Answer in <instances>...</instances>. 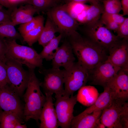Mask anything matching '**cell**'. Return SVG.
<instances>
[{
  "mask_svg": "<svg viewBox=\"0 0 128 128\" xmlns=\"http://www.w3.org/2000/svg\"><path fill=\"white\" fill-rule=\"evenodd\" d=\"M101 19L106 28L111 31H113L116 32L119 26V25L110 19L102 18Z\"/></svg>",
  "mask_w": 128,
  "mask_h": 128,
  "instance_id": "836d02e7",
  "label": "cell"
},
{
  "mask_svg": "<svg viewBox=\"0 0 128 128\" xmlns=\"http://www.w3.org/2000/svg\"><path fill=\"white\" fill-rule=\"evenodd\" d=\"M105 13L119 14L122 10L120 0H102Z\"/></svg>",
  "mask_w": 128,
  "mask_h": 128,
  "instance_id": "83f0119b",
  "label": "cell"
},
{
  "mask_svg": "<svg viewBox=\"0 0 128 128\" xmlns=\"http://www.w3.org/2000/svg\"><path fill=\"white\" fill-rule=\"evenodd\" d=\"M83 25L82 31L84 36L108 53L111 49L121 39L106 27L101 18Z\"/></svg>",
  "mask_w": 128,
  "mask_h": 128,
  "instance_id": "277c9868",
  "label": "cell"
},
{
  "mask_svg": "<svg viewBox=\"0 0 128 128\" xmlns=\"http://www.w3.org/2000/svg\"><path fill=\"white\" fill-rule=\"evenodd\" d=\"M5 63L8 84L12 90L21 97L27 86L29 77V71L25 69L22 65L10 58L6 57Z\"/></svg>",
  "mask_w": 128,
  "mask_h": 128,
  "instance_id": "52a82bcc",
  "label": "cell"
},
{
  "mask_svg": "<svg viewBox=\"0 0 128 128\" xmlns=\"http://www.w3.org/2000/svg\"><path fill=\"white\" fill-rule=\"evenodd\" d=\"M96 89L93 86H85L78 90L77 95V101L86 106L92 105L98 97Z\"/></svg>",
  "mask_w": 128,
  "mask_h": 128,
  "instance_id": "44dd1931",
  "label": "cell"
},
{
  "mask_svg": "<svg viewBox=\"0 0 128 128\" xmlns=\"http://www.w3.org/2000/svg\"><path fill=\"white\" fill-rule=\"evenodd\" d=\"M8 84L7 72L5 62L0 61V87Z\"/></svg>",
  "mask_w": 128,
  "mask_h": 128,
  "instance_id": "4dcf8cb0",
  "label": "cell"
},
{
  "mask_svg": "<svg viewBox=\"0 0 128 128\" xmlns=\"http://www.w3.org/2000/svg\"></svg>",
  "mask_w": 128,
  "mask_h": 128,
  "instance_id": "b9f144b4",
  "label": "cell"
},
{
  "mask_svg": "<svg viewBox=\"0 0 128 128\" xmlns=\"http://www.w3.org/2000/svg\"><path fill=\"white\" fill-rule=\"evenodd\" d=\"M65 70L64 93L63 96L69 97L86 85L89 80V74L88 71L78 62H74Z\"/></svg>",
  "mask_w": 128,
  "mask_h": 128,
  "instance_id": "ba28073f",
  "label": "cell"
},
{
  "mask_svg": "<svg viewBox=\"0 0 128 128\" xmlns=\"http://www.w3.org/2000/svg\"><path fill=\"white\" fill-rule=\"evenodd\" d=\"M7 48L5 38L0 37V61L5 62Z\"/></svg>",
  "mask_w": 128,
  "mask_h": 128,
  "instance_id": "d6a6232c",
  "label": "cell"
},
{
  "mask_svg": "<svg viewBox=\"0 0 128 128\" xmlns=\"http://www.w3.org/2000/svg\"><path fill=\"white\" fill-rule=\"evenodd\" d=\"M103 88V92L97 97L94 103L82 113L89 114L94 111L102 110L110 105L115 99L114 95L112 91L108 87Z\"/></svg>",
  "mask_w": 128,
  "mask_h": 128,
  "instance_id": "ffe728a7",
  "label": "cell"
},
{
  "mask_svg": "<svg viewBox=\"0 0 128 128\" xmlns=\"http://www.w3.org/2000/svg\"><path fill=\"white\" fill-rule=\"evenodd\" d=\"M22 123H19L15 126V128H26L27 127L26 124H23Z\"/></svg>",
  "mask_w": 128,
  "mask_h": 128,
  "instance_id": "ab89813d",
  "label": "cell"
},
{
  "mask_svg": "<svg viewBox=\"0 0 128 128\" xmlns=\"http://www.w3.org/2000/svg\"><path fill=\"white\" fill-rule=\"evenodd\" d=\"M116 35L121 39L128 40V18H125L123 22L119 25L116 32Z\"/></svg>",
  "mask_w": 128,
  "mask_h": 128,
  "instance_id": "f546056e",
  "label": "cell"
},
{
  "mask_svg": "<svg viewBox=\"0 0 128 128\" xmlns=\"http://www.w3.org/2000/svg\"><path fill=\"white\" fill-rule=\"evenodd\" d=\"M44 18L43 16L38 15L34 17L31 21L20 24L18 29L19 33L22 37L26 33L35 28Z\"/></svg>",
  "mask_w": 128,
  "mask_h": 128,
  "instance_id": "f1b7e54d",
  "label": "cell"
},
{
  "mask_svg": "<svg viewBox=\"0 0 128 128\" xmlns=\"http://www.w3.org/2000/svg\"><path fill=\"white\" fill-rule=\"evenodd\" d=\"M23 118L15 113L0 110V128H15L18 123H23Z\"/></svg>",
  "mask_w": 128,
  "mask_h": 128,
  "instance_id": "603a6c76",
  "label": "cell"
},
{
  "mask_svg": "<svg viewBox=\"0 0 128 128\" xmlns=\"http://www.w3.org/2000/svg\"><path fill=\"white\" fill-rule=\"evenodd\" d=\"M99 119L108 128H128V103L114 99L110 105L102 110Z\"/></svg>",
  "mask_w": 128,
  "mask_h": 128,
  "instance_id": "5b68a950",
  "label": "cell"
},
{
  "mask_svg": "<svg viewBox=\"0 0 128 128\" xmlns=\"http://www.w3.org/2000/svg\"><path fill=\"white\" fill-rule=\"evenodd\" d=\"M106 127L104 124L100 121L99 119L97 122L96 128H105Z\"/></svg>",
  "mask_w": 128,
  "mask_h": 128,
  "instance_id": "f35d334b",
  "label": "cell"
},
{
  "mask_svg": "<svg viewBox=\"0 0 128 128\" xmlns=\"http://www.w3.org/2000/svg\"><path fill=\"white\" fill-rule=\"evenodd\" d=\"M0 5L9 9L12 7L9 0H0Z\"/></svg>",
  "mask_w": 128,
  "mask_h": 128,
  "instance_id": "74e56055",
  "label": "cell"
},
{
  "mask_svg": "<svg viewBox=\"0 0 128 128\" xmlns=\"http://www.w3.org/2000/svg\"><path fill=\"white\" fill-rule=\"evenodd\" d=\"M29 3L37 12H47L52 8L60 4L63 0H29Z\"/></svg>",
  "mask_w": 128,
  "mask_h": 128,
  "instance_id": "484cf974",
  "label": "cell"
},
{
  "mask_svg": "<svg viewBox=\"0 0 128 128\" xmlns=\"http://www.w3.org/2000/svg\"><path fill=\"white\" fill-rule=\"evenodd\" d=\"M46 100L39 117L40 128H57L58 127L56 114L53 103V94L45 93Z\"/></svg>",
  "mask_w": 128,
  "mask_h": 128,
  "instance_id": "5bb4252c",
  "label": "cell"
},
{
  "mask_svg": "<svg viewBox=\"0 0 128 128\" xmlns=\"http://www.w3.org/2000/svg\"><path fill=\"white\" fill-rule=\"evenodd\" d=\"M107 59L115 66L128 70V40H120L109 51Z\"/></svg>",
  "mask_w": 128,
  "mask_h": 128,
  "instance_id": "4fadbf2b",
  "label": "cell"
},
{
  "mask_svg": "<svg viewBox=\"0 0 128 128\" xmlns=\"http://www.w3.org/2000/svg\"><path fill=\"white\" fill-rule=\"evenodd\" d=\"M104 12L103 5L100 2L91 4L87 6L77 16V19L83 24L99 19Z\"/></svg>",
  "mask_w": 128,
  "mask_h": 128,
  "instance_id": "d6986e66",
  "label": "cell"
},
{
  "mask_svg": "<svg viewBox=\"0 0 128 128\" xmlns=\"http://www.w3.org/2000/svg\"><path fill=\"white\" fill-rule=\"evenodd\" d=\"M0 37L4 38L23 40L21 35L11 21L0 23Z\"/></svg>",
  "mask_w": 128,
  "mask_h": 128,
  "instance_id": "d4e9b609",
  "label": "cell"
},
{
  "mask_svg": "<svg viewBox=\"0 0 128 128\" xmlns=\"http://www.w3.org/2000/svg\"><path fill=\"white\" fill-rule=\"evenodd\" d=\"M101 17L111 20L119 25L123 22L125 18L122 14H109L105 12L102 14Z\"/></svg>",
  "mask_w": 128,
  "mask_h": 128,
  "instance_id": "1f68e13d",
  "label": "cell"
},
{
  "mask_svg": "<svg viewBox=\"0 0 128 128\" xmlns=\"http://www.w3.org/2000/svg\"><path fill=\"white\" fill-rule=\"evenodd\" d=\"M44 18L35 27L22 36L23 41L31 46L38 41L44 26Z\"/></svg>",
  "mask_w": 128,
  "mask_h": 128,
  "instance_id": "4316f807",
  "label": "cell"
},
{
  "mask_svg": "<svg viewBox=\"0 0 128 128\" xmlns=\"http://www.w3.org/2000/svg\"><path fill=\"white\" fill-rule=\"evenodd\" d=\"M5 38L7 46L6 57L26 65L28 69L42 68L43 59L34 49L19 45L15 39Z\"/></svg>",
  "mask_w": 128,
  "mask_h": 128,
  "instance_id": "3957f363",
  "label": "cell"
},
{
  "mask_svg": "<svg viewBox=\"0 0 128 128\" xmlns=\"http://www.w3.org/2000/svg\"><path fill=\"white\" fill-rule=\"evenodd\" d=\"M41 69L40 72L44 75V78L43 81L41 82L40 86L43 88L45 93L63 96L65 70L52 68Z\"/></svg>",
  "mask_w": 128,
  "mask_h": 128,
  "instance_id": "30bf717a",
  "label": "cell"
},
{
  "mask_svg": "<svg viewBox=\"0 0 128 128\" xmlns=\"http://www.w3.org/2000/svg\"><path fill=\"white\" fill-rule=\"evenodd\" d=\"M61 34L55 36L47 44L43 47L42 51L39 54L42 58L46 61L52 60L59 46V43L62 38Z\"/></svg>",
  "mask_w": 128,
  "mask_h": 128,
  "instance_id": "cb8c5ba5",
  "label": "cell"
},
{
  "mask_svg": "<svg viewBox=\"0 0 128 128\" xmlns=\"http://www.w3.org/2000/svg\"><path fill=\"white\" fill-rule=\"evenodd\" d=\"M37 12L31 5L14 8L11 14V21L15 26L28 22L34 18V15Z\"/></svg>",
  "mask_w": 128,
  "mask_h": 128,
  "instance_id": "ac0fdd59",
  "label": "cell"
},
{
  "mask_svg": "<svg viewBox=\"0 0 128 128\" xmlns=\"http://www.w3.org/2000/svg\"><path fill=\"white\" fill-rule=\"evenodd\" d=\"M58 32L57 27L51 19L47 16L45 24L38 40L39 45L43 47L47 44L55 36Z\"/></svg>",
  "mask_w": 128,
  "mask_h": 128,
  "instance_id": "7402d4cb",
  "label": "cell"
},
{
  "mask_svg": "<svg viewBox=\"0 0 128 128\" xmlns=\"http://www.w3.org/2000/svg\"><path fill=\"white\" fill-rule=\"evenodd\" d=\"M121 69L107 59L97 65L89 72L88 81H90L91 84L100 85L104 88Z\"/></svg>",
  "mask_w": 128,
  "mask_h": 128,
  "instance_id": "8fae6325",
  "label": "cell"
},
{
  "mask_svg": "<svg viewBox=\"0 0 128 128\" xmlns=\"http://www.w3.org/2000/svg\"><path fill=\"white\" fill-rule=\"evenodd\" d=\"M7 10L0 8V23L11 21V9Z\"/></svg>",
  "mask_w": 128,
  "mask_h": 128,
  "instance_id": "e575fe53",
  "label": "cell"
},
{
  "mask_svg": "<svg viewBox=\"0 0 128 128\" xmlns=\"http://www.w3.org/2000/svg\"><path fill=\"white\" fill-rule=\"evenodd\" d=\"M121 3L122 10L123 12L122 15L124 16L128 15V0H121Z\"/></svg>",
  "mask_w": 128,
  "mask_h": 128,
  "instance_id": "8d00e7d4",
  "label": "cell"
},
{
  "mask_svg": "<svg viewBox=\"0 0 128 128\" xmlns=\"http://www.w3.org/2000/svg\"><path fill=\"white\" fill-rule=\"evenodd\" d=\"M66 38L71 45L78 62L89 73L97 65L107 59L106 51L77 31Z\"/></svg>",
  "mask_w": 128,
  "mask_h": 128,
  "instance_id": "6da1fadb",
  "label": "cell"
},
{
  "mask_svg": "<svg viewBox=\"0 0 128 128\" xmlns=\"http://www.w3.org/2000/svg\"><path fill=\"white\" fill-rule=\"evenodd\" d=\"M2 6H1V5H0V7H2Z\"/></svg>",
  "mask_w": 128,
  "mask_h": 128,
  "instance_id": "60d3db41",
  "label": "cell"
},
{
  "mask_svg": "<svg viewBox=\"0 0 128 128\" xmlns=\"http://www.w3.org/2000/svg\"><path fill=\"white\" fill-rule=\"evenodd\" d=\"M34 69H28L29 77L26 92L23 95L25 102L23 116L27 122L31 119L38 122L46 97L41 91V82L37 77Z\"/></svg>",
  "mask_w": 128,
  "mask_h": 128,
  "instance_id": "7a4b0ae2",
  "label": "cell"
},
{
  "mask_svg": "<svg viewBox=\"0 0 128 128\" xmlns=\"http://www.w3.org/2000/svg\"><path fill=\"white\" fill-rule=\"evenodd\" d=\"M54 104L59 126L62 128H70L71 123L74 116V108L77 101V95L66 97L55 95Z\"/></svg>",
  "mask_w": 128,
  "mask_h": 128,
  "instance_id": "9c48e42d",
  "label": "cell"
},
{
  "mask_svg": "<svg viewBox=\"0 0 128 128\" xmlns=\"http://www.w3.org/2000/svg\"><path fill=\"white\" fill-rule=\"evenodd\" d=\"M102 110L94 111L91 114L82 112L74 116L71 123V128H96L97 122Z\"/></svg>",
  "mask_w": 128,
  "mask_h": 128,
  "instance_id": "e0dca14e",
  "label": "cell"
},
{
  "mask_svg": "<svg viewBox=\"0 0 128 128\" xmlns=\"http://www.w3.org/2000/svg\"><path fill=\"white\" fill-rule=\"evenodd\" d=\"M59 47L52 60V68L59 69L63 67L65 70L74 62L75 59L70 43L66 39Z\"/></svg>",
  "mask_w": 128,
  "mask_h": 128,
  "instance_id": "9a60e30c",
  "label": "cell"
},
{
  "mask_svg": "<svg viewBox=\"0 0 128 128\" xmlns=\"http://www.w3.org/2000/svg\"><path fill=\"white\" fill-rule=\"evenodd\" d=\"M128 70L121 69L106 86L112 91L115 99L128 100Z\"/></svg>",
  "mask_w": 128,
  "mask_h": 128,
  "instance_id": "2e32d148",
  "label": "cell"
},
{
  "mask_svg": "<svg viewBox=\"0 0 128 128\" xmlns=\"http://www.w3.org/2000/svg\"><path fill=\"white\" fill-rule=\"evenodd\" d=\"M46 12L57 27L58 32L62 37L66 38L77 31L79 24L71 15L67 4H60L54 7Z\"/></svg>",
  "mask_w": 128,
  "mask_h": 128,
  "instance_id": "8992f818",
  "label": "cell"
},
{
  "mask_svg": "<svg viewBox=\"0 0 128 128\" xmlns=\"http://www.w3.org/2000/svg\"><path fill=\"white\" fill-rule=\"evenodd\" d=\"M102 0H63L66 2L68 3L72 2L79 3H84L86 2H89L91 4L96 3L100 2Z\"/></svg>",
  "mask_w": 128,
  "mask_h": 128,
  "instance_id": "d590c367",
  "label": "cell"
},
{
  "mask_svg": "<svg viewBox=\"0 0 128 128\" xmlns=\"http://www.w3.org/2000/svg\"><path fill=\"white\" fill-rule=\"evenodd\" d=\"M20 97L8 84L0 87V110L15 113L24 119V105Z\"/></svg>",
  "mask_w": 128,
  "mask_h": 128,
  "instance_id": "7c38bea8",
  "label": "cell"
}]
</instances>
